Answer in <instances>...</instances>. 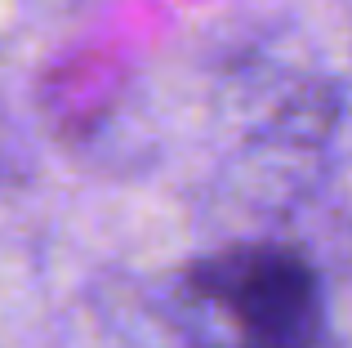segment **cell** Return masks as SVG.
<instances>
[{
    "label": "cell",
    "mask_w": 352,
    "mask_h": 348,
    "mask_svg": "<svg viewBox=\"0 0 352 348\" xmlns=\"http://www.w3.org/2000/svg\"><path fill=\"white\" fill-rule=\"evenodd\" d=\"M174 308L192 348H326L317 268L276 241L197 259L183 272Z\"/></svg>",
    "instance_id": "6da1fadb"
}]
</instances>
